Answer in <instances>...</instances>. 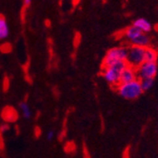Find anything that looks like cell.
Listing matches in <instances>:
<instances>
[{"instance_id": "cell-1", "label": "cell", "mask_w": 158, "mask_h": 158, "mask_svg": "<svg viewBox=\"0 0 158 158\" xmlns=\"http://www.w3.org/2000/svg\"><path fill=\"white\" fill-rule=\"evenodd\" d=\"M117 90L121 98L128 99V100L136 99L143 93V90L141 88V84H140V81L138 79L134 81H131V82L118 84L117 86Z\"/></svg>"}, {"instance_id": "cell-2", "label": "cell", "mask_w": 158, "mask_h": 158, "mask_svg": "<svg viewBox=\"0 0 158 158\" xmlns=\"http://www.w3.org/2000/svg\"><path fill=\"white\" fill-rule=\"evenodd\" d=\"M128 66L127 62L120 61L114 64L111 66L104 67L102 71V75L104 80L113 86H117L120 83V74L122 71Z\"/></svg>"}, {"instance_id": "cell-3", "label": "cell", "mask_w": 158, "mask_h": 158, "mask_svg": "<svg viewBox=\"0 0 158 158\" xmlns=\"http://www.w3.org/2000/svg\"><path fill=\"white\" fill-rule=\"evenodd\" d=\"M128 48H129L127 47H117L109 49L102 61L103 68L111 66L120 61L126 62L128 57Z\"/></svg>"}, {"instance_id": "cell-4", "label": "cell", "mask_w": 158, "mask_h": 158, "mask_svg": "<svg viewBox=\"0 0 158 158\" xmlns=\"http://www.w3.org/2000/svg\"><path fill=\"white\" fill-rule=\"evenodd\" d=\"M126 62L129 66H132L135 69L138 68L142 64L145 63V48L135 46L129 47Z\"/></svg>"}, {"instance_id": "cell-5", "label": "cell", "mask_w": 158, "mask_h": 158, "mask_svg": "<svg viewBox=\"0 0 158 158\" xmlns=\"http://www.w3.org/2000/svg\"><path fill=\"white\" fill-rule=\"evenodd\" d=\"M158 66L156 63H150L145 62L142 64L138 68H136L137 79H154L157 74Z\"/></svg>"}, {"instance_id": "cell-6", "label": "cell", "mask_w": 158, "mask_h": 158, "mask_svg": "<svg viewBox=\"0 0 158 158\" xmlns=\"http://www.w3.org/2000/svg\"><path fill=\"white\" fill-rule=\"evenodd\" d=\"M135 80H137L136 69L128 65L120 74V83L131 82V81H134Z\"/></svg>"}, {"instance_id": "cell-7", "label": "cell", "mask_w": 158, "mask_h": 158, "mask_svg": "<svg viewBox=\"0 0 158 158\" xmlns=\"http://www.w3.org/2000/svg\"><path fill=\"white\" fill-rule=\"evenodd\" d=\"M141 33H144V32H142L139 28H137L136 27H135L134 25L130 26V27H128L125 31H124V38L129 41L130 43H132L135 38H137Z\"/></svg>"}, {"instance_id": "cell-8", "label": "cell", "mask_w": 158, "mask_h": 158, "mask_svg": "<svg viewBox=\"0 0 158 158\" xmlns=\"http://www.w3.org/2000/svg\"><path fill=\"white\" fill-rule=\"evenodd\" d=\"M135 27H136L137 28H139V30L144 32V33H148V32H151L152 30V24L145 18H138L136 19L134 24H133Z\"/></svg>"}, {"instance_id": "cell-9", "label": "cell", "mask_w": 158, "mask_h": 158, "mask_svg": "<svg viewBox=\"0 0 158 158\" xmlns=\"http://www.w3.org/2000/svg\"><path fill=\"white\" fill-rule=\"evenodd\" d=\"M150 37L146 34V33H141L137 38H135L131 44L132 46H135V47H140V48H147L150 47Z\"/></svg>"}, {"instance_id": "cell-10", "label": "cell", "mask_w": 158, "mask_h": 158, "mask_svg": "<svg viewBox=\"0 0 158 158\" xmlns=\"http://www.w3.org/2000/svg\"><path fill=\"white\" fill-rule=\"evenodd\" d=\"M2 118L6 121V123H8V122H13V121H15L17 119L18 114H17V113H16L15 110H13L10 107H7L2 112Z\"/></svg>"}, {"instance_id": "cell-11", "label": "cell", "mask_w": 158, "mask_h": 158, "mask_svg": "<svg viewBox=\"0 0 158 158\" xmlns=\"http://www.w3.org/2000/svg\"><path fill=\"white\" fill-rule=\"evenodd\" d=\"M10 30L8 23L3 15L0 14V40H4L9 36Z\"/></svg>"}, {"instance_id": "cell-12", "label": "cell", "mask_w": 158, "mask_h": 158, "mask_svg": "<svg viewBox=\"0 0 158 158\" xmlns=\"http://www.w3.org/2000/svg\"><path fill=\"white\" fill-rule=\"evenodd\" d=\"M19 109L25 119H30L32 117V111L27 102H22L19 104Z\"/></svg>"}, {"instance_id": "cell-13", "label": "cell", "mask_w": 158, "mask_h": 158, "mask_svg": "<svg viewBox=\"0 0 158 158\" xmlns=\"http://www.w3.org/2000/svg\"><path fill=\"white\" fill-rule=\"evenodd\" d=\"M157 58H158V53L155 49L150 47L145 48V62L156 63Z\"/></svg>"}, {"instance_id": "cell-14", "label": "cell", "mask_w": 158, "mask_h": 158, "mask_svg": "<svg viewBox=\"0 0 158 158\" xmlns=\"http://www.w3.org/2000/svg\"><path fill=\"white\" fill-rule=\"evenodd\" d=\"M139 81H140L141 88H142L143 92L151 90L154 85V79H143V80H139Z\"/></svg>"}, {"instance_id": "cell-15", "label": "cell", "mask_w": 158, "mask_h": 158, "mask_svg": "<svg viewBox=\"0 0 158 158\" xmlns=\"http://www.w3.org/2000/svg\"><path fill=\"white\" fill-rule=\"evenodd\" d=\"M9 130H10V125L8 123H4V124H2L1 126H0V133H1V134H4Z\"/></svg>"}, {"instance_id": "cell-16", "label": "cell", "mask_w": 158, "mask_h": 158, "mask_svg": "<svg viewBox=\"0 0 158 158\" xmlns=\"http://www.w3.org/2000/svg\"><path fill=\"white\" fill-rule=\"evenodd\" d=\"M55 136V131L54 130H49L48 133H47V139L48 141H52L53 138Z\"/></svg>"}, {"instance_id": "cell-17", "label": "cell", "mask_w": 158, "mask_h": 158, "mask_svg": "<svg viewBox=\"0 0 158 158\" xmlns=\"http://www.w3.org/2000/svg\"><path fill=\"white\" fill-rule=\"evenodd\" d=\"M31 1H32V0H24V8L30 7L31 4Z\"/></svg>"}, {"instance_id": "cell-18", "label": "cell", "mask_w": 158, "mask_h": 158, "mask_svg": "<svg viewBox=\"0 0 158 158\" xmlns=\"http://www.w3.org/2000/svg\"><path fill=\"white\" fill-rule=\"evenodd\" d=\"M73 1H74V3H77L78 1H80V0H73Z\"/></svg>"}, {"instance_id": "cell-19", "label": "cell", "mask_w": 158, "mask_h": 158, "mask_svg": "<svg viewBox=\"0 0 158 158\" xmlns=\"http://www.w3.org/2000/svg\"><path fill=\"white\" fill-rule=\"evenodd\" d=\"M125 158H126V157H125Z\"/></svg>"}]
</instances>
